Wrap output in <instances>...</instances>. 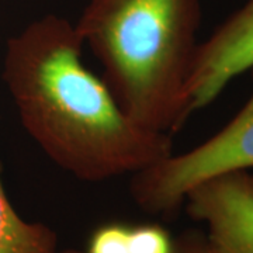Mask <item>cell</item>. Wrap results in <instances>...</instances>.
Returning <instances> with one entry per match:
<instances>
[{
  "label": "cell",
  "mask_w": 253,
  "mask_h": 253,
  "mask_svg": "<svg viewBox=\"0 0 253 253\" xmlns=\"http://www.w3.org/2000/svg\"><path fill=\"white\" fill-rule=\"evenodd\" d=\"M253 169V93L239 113L215 135L183 154L132 174L131 196L142 211L170 215L190 189L217 174Z\"/></svg>",
  "instance_id": "obj_3"
},
{
  "label": "cell",
  "mask_w": 253,
  "mask_h": 253,
  "mask_svg": "<svg viewBox=\"0 0 253 253\" xmlns=\"http://www.w3.org/2000/svg\"><path fill=\"white\" fill-rule=\"evenodd\" d=\"M128 241L129 225L104 224L91 234L86 253H128Z\"/></svg>",
  "instance_id": "obj_8"
},
{
  "label": "cell",
  "mask_w": 253,
  "mask_h": 253,
  "mask_svg": "<svg viewBox=\"0 0 253 253\" xmlns=\"http://www.w3.org/2000/svg\"><path fill=\"white\" fill-rule=\"evenodd\" d=\"M75 24L48 14L7 42L3 79L28 135L76 179L135 174L173 154L172 135L136 124L82 61Z\"/></svg>",
  "instance_id": "obj_1"
},
{
  "label": "cell",
  "mask_w": 253,
  "mask_h": 253,
  "mask_svg": "<svg viewBox=\"0 0 253 253\" xmlns=\"http://www.w3.org/2000/svg\"><path fill=\"white\" fill-rule=\"evenodd\" d=\"M253 69V0L200 42L186 86L187 113L210 106L241 73Z\"/></svg>",
  "instance_id": "obj_5"
},
{
  "label": "cell",
  "mask_w": 253,
  "mask_h": 253,
  "mask_svg": "<svg viewBox=\"0 0 253 253\" xmlns=\"http://www.w3.org/2000/svg\"><path fill=\"white\" fill-rule=\"evenodd\" d=\"M54 253H86V252H82V251H78V249H65V251H55Z\"/></svg>",
  "instance_id": "obj_10"
},
{
  "label": "cell",
  "mask_w": 253,
  "mask_h": 253,
  "mask_svg": "<svg viewBox=\"0 0 253 253\" xmlns=\"http://www.w3.org/2000/svg\"><path fill=\"white\" fill-rule=\"evenodd\" d=\"M58 235L41 222H28L10 204L0 177V253H54Z\"/></svg>",
  "instance_id": "obj_6"
},
{
  "label": "cell",
  "mask_w": 253,
  "mask_h": 253,
  "mask_svg": "<svg viewBox=\"0 0 253 253\" xmlns=\"http://www.w3.org/2000/svg\"><path fill=\"white\" fill-rule=\"evenodd\" d=\"M173 253H215L199 231H186L173 239Z\"/></svg>",
  "instance_id": "obj_9"
},
{
  "label": "cell",
  "mask_w": 253,
  "mask_h": 253,
  "mask_svg": "<svg viewBox=\"0 0 253 253\" xmlns=\"http://www.w3.org/2000/svg\"><path fill=\"white\" fill-rule=\"evenodd\" d=\"M200 0H90L75 27L103 81L136 124L172 135L189 120Z\"/></svg>",
  "instance_id": "obj_2"
},
{
  "label": "cell",
  "mask_w": 253,
  "mask_h": 253,
  "mask_svg": "<svg viewBox=\"0 0 253 253\" xmlns=\"http://www.w3.org/2000/svg\"><path fill=\"white\" fill-rule=\"evenodd\" d=\"M128 253H173V238L158 224L129 226Z\"/></svg>",
  "instance_id": "obj_7"
},
{
  "label": "cell",
  "mask_w": 253,
  "mask_h": 253,
  "mask_svg": "<svg viewBox=\"0 0 253 253\" xmlns=\"http://www.w3.org/2000/svg\"><path fill=\"white\" fill-rule=\"evenodd\" d=\"M186 210L207 226L215 253H253V173L232 170L201 181L186 194Z\"/></svg>",
  "instance_id": "obj_4"
}]
</instances>
